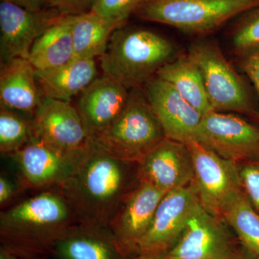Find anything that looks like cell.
Here are the masks:
<instances>
[{
    "instance_id": "cell-31",
    "label": "cell",
    "mask_w": 259,
    "mask_h": 259,
    "mask_svg": "<svg viewBox=\"0 0 259 259\" xmlns=\"http://www.w3.org/2000/svg\"><path fill=\"white\" fill-rule=\"evenodd\" d=\"M20 188L24 189L21 184L16 185L9 177L2 174L0 176V206L5 208L13 199L15 198Z\"/></svg>"
},
{
    "instance_id": "cell-19",
    "label": "cell",
    "mask_w": 259,
    "mask_h": 259,
    "mask_svg": "<svg viewBox=\"0 0 259 259\" xmlns=\"http://www.w3.org/2000/svg\"><path fill=\"white\" fill-rule=\"evenodd\" d=\"M57 259H128L116 243L110 226L79 223L57 242Z\"/></svg>"
},
{
    "instance_id": "cell-13",
    "label": "cell",
    "mask_w": 259,
    "mask_h": 259,
    "mask_svg": "<svg viewBox=\"0 0 259 259\" xmlns=\"http://www.w3.org/2000/svg\"><path fill=\"white\" fill-rule=\"evenodd\" d=\"M165 194L149 184L139 182L112 219L110 229L117 246L127 258L137 256L140 243L149 230Z\"/></svg>"
},
{
    "instance_id": "cell-6",
    "label": "cell",
    "mask_w": 259,
    "mask_h": 259,
    "mask_svg": "<svg viewBox=\"0 0 259 259\" xmlns=\"http://www.w3.org/2000/svg\"><path fill=\"white\" fill-rule=\"evenodd\" d=\"M188 54L198 66L212 110L250 116L255 111L246 85L227 60L215 41L201 40L189 48Z\"/></svg>"
},
{
    "instance_id": "cell-28",
    "label": "cell",
    "mask_w": 259,
    "mask_h": 259,
    "mask_svg": "<svg viewBox=\"0 0 259 259\" xmlns=\"http://www.w3.org/2000/svg\"><path fill=\"white\" fill-rule=\"evenodd\" d=\"M242 190L259 213V158L238 163Z\"/></svg>"
},
{
    "instance_id": "cell-3",
    "label": "cell",
    "mask_w": 259,
    "mask_h": 259,
    "mask_svg": "<svg viewBox=\"0 0 259 259\" xmlns=\"http://www.w3.org/2000/svg\"><path fill=\"white\" fill-rule=\"evenodd\" d=\"M176 56L173 44L159 34L123 26L112 34L100 66L105 76L129 90L143 88Z\"/></svg>"
},
{
    "instance_id": "cell-22",
    "label": "cell",
    "mask_w": 259,
    "mask_h": 259,
    "mask_svg": "<svg viewBox=\"0 0 259 259\" xmlns=\"http://www.w3.org/2000/svg\"><path fill=\"white\" fill-rule=\"evenodd\" d=\"M156 76L170 83L202 115L212 111L202 73L188 53L180 54L167 63L158 71Z\"/></svg>"
},
{
    "instance_id": "cell-26",
    "label": "cell",
    "mask_w": 259,
    "mask_h": 259,
    "mask_svg": "<svg viewBox=\"0 0 259 259\" xmlns=\"http://www.w3.org/2000/svg\"><path fill=\"white\" fill-rule=\"evenodd\" d=\"M241 15L232 36L235 54L240 58L259 49V7Z\"/></svg>"
},
{
    "instance_id": "cell-1",
    "label": "cell",
    "mask_w": 259,
    "mask_h": 259,
    "mask_svg": "<svg viewBox=\"0 0 259 259\" xmlns=\"http://www.w3.org/2000/svg\"><path fill=\"white\" fill-rule=\"evenodd\" d=\"M138 163L112 156L92 141L74 175L56 187L81 223L110 226L127 196L139 183Z\"/></svg>"
},
{
    "instance_id": "cell-27",
    "label": "cell",
    "mask_w": 259,
    "mask_h": 259,
    "mask_svg": "<svg viewBox=\"0 0 259 259\" xmlns=\"http://www.w3.org/2000/svg\"><path fill=\"white\" fill-rule=\"evenodd\" d=\"M146 0H94L90 11L107 18L127 20Z\"/></svg>"
},
{
    "instance_id": "cell-2",
    "label": "cell",
    "mask_w": 259,
    "mask_h": 259,
    "mask_svg": "<svg viewBox=\"0 0 259 259\" xmlns=\"http://www.w3.org/2000/svg\"><path fill=\"white\" fill-rule=\"evenodd\" d=\"M79 223L60 191L42 190L2 211L0 243L23 258H48Z\"/></svg>"
},
{
    "instance_id": "cell-11",
    "label": "cell",
    "mask_w": 259,
    "mask_h": 259,
    "mask_svg": "<svg viewBox=\"0 0 259 259\" xmlns=\"http://www.w3.org/2000/svg\"><path fill=\"white\" fill-rule=\"evenodd\" d=\"M57 8L30 11L13 3H0V61L28 59L39 37L64 16Z\"/></svg>"
},
{
    "instance_id": "cell-21",
    "label": "cell",
    "mask_w": 259,
    "mask_h": 259,
    "mask_svg": "<svg viewBox=\"0 0 259 259\" xmlns=\"http://www.w3.org/2000/svg\"><path fill=\"white\" fill-rule=\"evenodd\" d=\"M127 20L107 18L92 11L71 15L74 59L101 57L112 34Z\"/></svg>"
},
{
    "instance_id": "cell-10",
    "label": "cell",
    "mask_w": 259,
    "mask_h": 259,
    "mask_svg": "<svg viewBox=\"0 0 259 259\" xmlns=\"http://www.w3.org/2000/svg\"><path fill=\"white\" fill-rule=\"evenodd\" d=\"M199 202L192 183L165 194L136 257L155 259L168 253L180 239L191 212Z\"/></svg>"
},
{
    "instance_id": "cell-32",
    "label": "cell",
    "mask_w": 259,
    "mask_h": 259,
    "mask_svg": "<svg viewBox=\"0 0 259 259\" xmlns=\"http://www.w3.org/2000/svg\"><path fill=\"white\" fill-rule=\"evenodd\" d=\"M13 3L30 11H42L56 8L54 0H1Z\"/></svg>"
},
{
    "instance_id": "cell-36",
    "label": "cell",
    "mask_w": 259,
    "mask_h": 259,
    "mask_svg": "<svg viewBox=\"0 0 259 259\" xmlns=\"http://www.w3.org/2000/svg\"><path fill=\"white\" fill-rule=\"evenodd\" d=\"M237 259H243V258H237Z\"/></svg>"
},
{
    "instance_id": "cell-15",
    "label": "cell",
    "mask_w": 259,
    "mask_h": 259,
    "mask_svg": "<svg viewBox=\"0 0 259 259\" xmlns=\"http://www.w3.org/2000/svg\"><path fill=\"white\" fill-rule=\"evenodd\" d=\"M143 89L165 138L184 144L193 139L203 117L197 109L158 76L150 79Z\"/></svg>"
},
{
    "instance_id": "cell-8",
    "label": "cell",
    "mask_w": 259,
    "mask_h": 259,
    "mask_svg": "<svg viewBox=\"0 0 259 259\" xmlns=\"http://www.w3.org/2000/svg\"><path fill=\"white\" fill-rule=\"evenodd\" d=\"M185 144L192 156V184L199 202L207 212L222 219L224 206L242 190L238 163L218 156L193 139Z\"/></svg>"
},
{
    "instance_id": "cell-4",
    "label": "cell",
    "mask_w": 259,
    "mask_h": 259,
    "mask_svg": "<svg viewBox=\"0 0 259 259\" xmlns=\"http://www.w3.org/2000/svg\"><path fill=\"white\" fill-rule=\"evenodd\" d=\"M258 7L259 0H146L135 14L186 33L204 35Z\"/></svg>"
},
{
    "instance_id": "cell-16",
    "label": "cell",
    "mask_w": 259,
    "mask_h": 259,
    "mask_svg": "<svg viewBox=\"0 0 259 259\" xmlns=\"http://www.w3.org/2000/svg\"><path fill=\"white\" fill-rule=\"evenodd\" d=\"M32 122L34 138L54 147L76 149L90 141L79 112L70 102L42 97Z\"/></svg>"
},
{
    "instance_id": "cell-23",
    "label": "cell",
    "mask_w": 259,
    "mask_h": 259,
    "mask_svg": "<svg viewBox=\"0 0 259 259\" xmlns=\"http://www.w3.org/2000/svg\"><path fill=\"white\" fill-rule=\"evenodd\" d=\"M74 59L71 15H66L37 39L28 61L37 71L54 69Z\"/></svg>"
},
{
    "instance_id": "cell-7",
    "label": "cell",
    "mask_w": 259,
    "mask_h": 259,
    "mask_svg": "<svg viewBox=\"0 0 259 259\" xmlns=\"http://www.w3.org/2000/svg\"><path fill=\"white\" fill-rule=\"evenodd\" d=\"M92 141L76 149L54 147L34 138L10 156L16 163L19 182L24 189L56 188L77 171L91 147Z\"/></svg>"
},
{
    "instance_id": "cell-29",
    "label": "cell",
    "mask_w": 259,
    "mask_h": 259,
    "mask_svg": "<svg viewBox=\"0 0 259 259\" xmlns=\"http://www.w3.org/2000/svg\"><path fill=\"white\" fill-rule=\"evenodd\" d=\"M241 59V68L249 78L259 95V49Z\"/></svg>"
},
{
    "instance_id": "cell-5",
    "label": "cell",
    "mask_w": 259,
    "mask_h": 259,
    "mask_svg": "<svg viewBox=\"0 0 259 259\" xmlns=\"http://www.w3.org/2000/svg\"><path fill=\"white\" fill-rule=\"evenodd\" d=\"M164 138L144 89L133 88L120 115L93 141L116 158L139 163Z\"/></svg>"
},
{
    "instance_id": "cell-24",
    "label": "cell",
    "mask_w": 259,
    "mask_h": 259,
    "mask_svg": "<svg viewBox=\"0 0 259 259\" xmlns=\"http://www.w3.org/2000/svg\"><path fill=\"white\" fill-rule=\"evenodd\" d=\"M221 218L234 230L245 248L259 259V213L243 190L227 202Z\"/></svg>"
},
{
    "instance_id": "cell-34",
    "label": "cell",
    "mask_w": 259,
    "mask_h": 259,
    "mask_svg": "<svg viewBox=\"0 0 259 259\" xmlns=\"http://www.w3.org/2000/svg\"><path fill=\"white\" fill-rule=\"evenodd\" d=\"M134 259H143L141 258H139V257H136V258H134ZM155 259H171L168 258V256H166V255H163V256L160 257V258H155Z\"/></svg>"
},
{
    "instance_id": "cell-20",
    "label": "cell",
    "mask_w": 259,
    "mask_h": 259,
    "mask_svg": "<svg viewBox=\"0 0 259 259\" xmlns=\"http://www.w3.org/2000/svg\"><path fill=\"white\" fill-rule=\"evenodd\" d=\"M97 69L94 59H74L54 69L37 71L35 77L44 97L71 102L96 79Z\"/></svg>"
},
{
    "instance_id": "cell-17",
    "label": "cell",
    "mask_w": 259,
    "mask_h": 259,
    "mask_svg": "<svg viewBox=\"0 0 259 259\" xmlns=\"http://www.w3.org/2000/svg\"><path fill=\"white\" fill-rule=\"evenodd\" d=\"M130 90L119 81L105 76L96 78L81 93L76 108L94 141L118 117L125 108Z\"/></svg>"
},
{
    "instance_id": "cell-35",
    "label": "cell",
    "mask_w": 259,
    "mask_h": 259,
    "mask_svg": "<svg viewBox=\"0 0 259 259\" xmlns=\"http://www.w3.org/2000/svg\"><path fill=\"white\" fill-rule=\"evenodd\" d=\"M47 257H40V258H22V259H47Z\"/></svg>"
},
{
    "instance_id": "cell-14",
    "label": "cell",
    "mask_w": 259,
    "mask_h": 259,
    "mask_svg": "<svg viewBox=\"0 0 259 259\" xmlns=\"http://www.w3.org/2000/svg\"><path fill=\"white\" fill-rule=\"evenodd\" d=\"M137 175L166 194L190 185L194 167L187 145L164 138L138 163Z\"/></svg>"
},
{
    "instance_id": "cell-12",
    "label": "cell",
    "mask_w": 259,
    "mask_h": 259,
    "mask_svg": "<svg viewBox=\"0 0 259 259\" xmlns=\"http://www.w3.org/2000/svg\"><path fill=\"white\" fill-rule=\"evenodd\" d=\"M226 223L207 212L198 202L191 212L171 259H232L233 250Z\"/></svg>"
},
{
    "instance_id": "cell-33",
    "label": "cell",
    "mask_w": 259,
    "mask_h": 259,
    "mask_svg": "<svg viewBox=\"0 0 259 259\" xmlns=\"http://www.w3.org/2000/svg\"><path fill=\"white\" fill-rule=\"evenodd\" d=\"M250 117L253 119L255 122H257V124L259 125V112L255 110V111L250 116Z\"/></svg>"
},
{
    "instance_id": "cell-30",
    "label": "cell",
    "mask_w": 259,
    "mask_h": 259,
    "mask_svg": "<svg viewBox=\"0 0 259 259\" xmlns=\"http://www.w3.org/2000/svg\"><path fill=\"white\" fill-rule=\"evenodd\" d=\"M94 0H54L55 7L61 13L75 15L86 13L91 10Z\"/></svg>"
},
{
    "instance_id": "cell-9",
    "label": "cell",
    "mask_w": 259,
    "mask_h": 259,
    "mask_svg": "<svg viewBox=\"0 0 259 259\" xmlns=\"http://www.w3.org/2000/svg\"><path fill=\"white\" fill-rule=\"evenodd\" d=\"M193 139L237 163L259 158V127L233 114L214 110L206 114Z\"/></svg>"
},
{
    "instance_id": "cell-25",
    "label": "cell",
    "mask_w": 259,
    "mask_h": 259,
    "mask_svg": "<svg viewBox=\"0 0 259 259\" xmlns=\"http://www.w3.org/2000/svg\"><path fill=\"white\" fill-rule=\"evenodd\" d=\"M33 139L32 120L0 107V152L3 156L10 157Z\"/></svg>"
},
{
    "instance_id": "cell-18",
    "label": "cell",
    "mask_w": 259,
    "mask_h": 259,
    "mask_svg": "<svg viewBox=\"0 0 259 259\" xmlns=\"http://www.w3.org/2000/svg\"><path fill=\"white\" fill-rule=\"evenodd\" d=\"M42 99L35 69L28 59L18 58L1 64L0 107L32 120Z\"/></svg>"
}]
</instances>
